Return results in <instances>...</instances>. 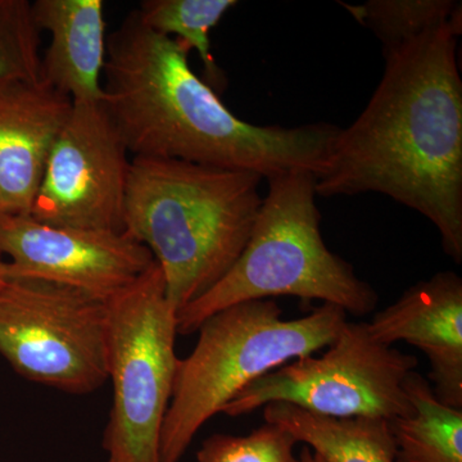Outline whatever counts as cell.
I'll return each mask as SVG.
<instances>
[{
    "label": "cell",
    "mask_w": 462,
    "mask_h": 462,
    "mask_svg": "<svg viewBox=\"0 0 462 462\" xmlns=\"http://www.w3.org/2000/svg\"><path fill=\"white\" fill-rule=\"evenodd\" d=\"M462 26L431 30L384 57L361 115L316 173L318 197L378 193L424 216L462 263Z\"/></svg>",
    "instance_id": "1"
},
{
    "label": "cell",
    "mask_w": 462,
    "mask_h": 462,
    "mask_svg": "<svg viewBox=\"0 0 462 462\" xmlns=\"http://www.w3.org/2000/svg\"><path fill=\"white\" fill-rule=\"evenodd\" d=\"M189 50L132 12L107 36L103 105L132 157L258 173H319L340 127L260 126L238 117L189 65Z\"/></svg>",
    "instance_id": "2"
},
{
    "label": "cell",
    "mask_w": 462,
    "mask_h": 462,
    "mask_svg": "<svg viewBox=\"0 0 462 462\" xmlns=\"http://www.w3.org/2000/svg\"><path fill=\"white\" fill-rule=\"evenodd\" d=\"M263 180L242 170L132 157L124 231L151 252L176 311L214 288L242 254Z\"/></svg>",
    "instance_id": "3"
},
{
    "label": "cell",
    "mask_w": 462,
    "mask_h": 462,
    "mask_svg": "<svg viewBox=\"0 0 462 462\" xmlns=\"http://www.w3.org/2000/svg\"><path fill=\"white\" fill-rule=\"evenodd\" d=\"M267 193L247 245L226 275L176 314L179 336H190L216 312L248 300L297 297L372 314L375 289L331 252L321 236L315 173L291 171L267 179Z\"/></svg>",
    "instance_id": "4"
},
{
    "label": "cell",
    "mask_w": 462,
    "mask_h": 462,
    "mask_svg": "<svg viewBox=\"0 0 462 462\" xmlns=\"http://www.w3.org/2000/svg\"><path fill=\"white\" fill-rule=\"evenodd\" d=\"M282 315L276 300H248L200 325L193 352L179 360L161 431V462H180L200 428L240 391L282 365L329 346L346 324L345 310L328 303L293 320Z\"/></svg>",
    "instance_id": "5"
},
{
    "label": "cell",
    "mask_w": 462,
    "mask_h": 462,
    "mask_svg": "<svg viewBox=\"0 0 462 462\" xmlns=\"http://www.w3.org/2000/svg\"><path fill=\"white\" fill-rule=\"evenodd\" d=\"M108 303V379L114 387L103 447L108 462H161L160 440L179 360L176 311L156 261Z\"/></svg>",
    "instance_id": "6"
},
{
    "label": "cell",
    "mask_w": 462,
    "mask_h": 462,
    "mask_svg": "<svg viewBox=\"0 0 462 462\" xmlns=\"http://www.w3.org/2000/svg\"><path fill=\"white\" fill-rule=\"evenodd\" d=\"M0 355L23 378L74 394L108 380V303L79 289L0 282Z\"/></svg>",
    "instance_id": "7"
},
{
    "label": "cell",
    "mask_w": 462,
    "mask_h": 462,
    "mask_svg": "<svg viewBox=\"0 0 462 462\" xmlns=\"http://www.w3.org/2000/svg\"><path fill=\"white\" fill-rule=\"evenodd\" d=\"M418 358L394 346L380 345L366 322H348L328 351L305 356L264 374L225 406L236 418L266 404H293L329 418H402L412 412L407 376Z\"/></svg>",
    "instance_id": "8"
},
{
    "label": "cell",
    "mask_w": 462,
    "mask_h": 462,
    "mask_svg": "<svg viewBox=\"0 0 462 462\" xmlns=\"http://www.w3.org/2000/svg\"><path fill=\"white\" fill-rule=\"evenodd\" d=\"M129 156L103 100L72 102L30 216L54 226L124 231Z\"/></svg>",
    "instance_id": "9"
},
{
    "label": "cell",
    "mask_w": 462,
    "mask_h": 462,
    "mask_svg": "<svg viewBox=\"0 0 462 462\" xmlns=\"http://www.w3.org/2000/svg\"><path fill=\"white\" fill-rule=\"evenodd\" d=\"M5 275L42 279L108 300L134 284L154 258L125 231L42 224L30 215L0 217Z\"/></svg>",
    "instance_id": "10"
},
{
    "label": "cell",
    "mask_w": 462,
    "mask_h": 462,
    "mask_svg": "<svg viewBox=\"0 0 462 462\" xmlns=\"http://www.w3.org/2000/svg\"><path fill=\"white\" fill-rule=\"evenodd\" d=\"M366 324L380 345L406 342L420 349L430 360L438 400L462 409V281L457 273H438L416 282Z\"/></svg>",
    "instance_id": "11"
},
{
    "label": "cell",
    "mask_w": 462,
    "mask_h": 462,
    "mask_svg": "<svg viewBox=\"0 0 462 462\" xmlns=\"http://www.w3.org/2000/svg\"><path fill=\"white\" fill-rule=\"evenodd\" d=\"M72 99L41 80L0 81V200L5 215H30Z\"/></svg>",
    "instance_id": "12"
},
{
    "label": "cell",
    "mask_w": 462,
    "mask_h": 462,
    "mask_svg": "<svg viewBox=\"0 0 462 462\" xmlns=\"http://www.w3.org/2000/svg\"><path fill=\"white\" fill-rule=\"evenodd\" d=\"M38 29L50 33L42 57V79L72 102L103 100V69L107 53L102 0H36Z\"/></svg>",
    "instance_id": "13"
},
{
    "label": "cell",
    "mask_w": 462,
    "mask_h": 462,
    "mask_svg": "<svg viewBox=\"0 0 462 462\" xmlns=\"http://www.w3.org/2000/svg\"><path fill=\"white\" fill-rule=\"evenodd\" d=\"M263 418L325 462H396V446L384 419L329 418L282 402L266 404Z\"/></svg>",
    "instance_id": "14"
},
{
    "label": "cell",
    "mask_w": 462,
    "mask_h": 462,
    "mask_svg": "<svg viewBox=\"0 0 462 462\" xmlns=\"http://www.w3.org/2000/svg\"><path fill=\"white\" fill-rule=\"evenodd\" d=\"M404 388L412 412L389 421L396 462H462V409L440 402L420 374Z\"/></svg>",
    "instance_id": "15"
},
{
    "label": "cell",
    "mask_w": 462,
    "mask_h": 462,
    "mask_svg": "<svg viewBox=\"0 0 462 462\" xmlns=\"http://www.w3.org/2000/svg\"><path fill=\"white\" fill-rule=\"evenodd\" d=\"M236 5V0H144L136 14L152 32L196 51L202 60L206 83L218 91L224 89L226 79L212 54L211 32Z\"/></svg>",
    "instance_id": "16"
},
{
    "label": "cell",
    "mask_w": 462,
    "mask_h": 462,
    "mask_svg": "<svg viewBox=\"0 0 462 462\" xmlns=\"http://www.w3.org/2000/svg\"><path fill=\"white\" fill-rule=\"evenodd\" d=\"M342 7L382 42L383 57L431 30L462 26V5L456 0H369Z\"/></svg>",
    "instance_id": "17"
},
{
    "label": "cell",
    "mask_w": 462,
    "mask_h": 462,
    "mask_svg": "<svg viewBox=\"0 0 462 462\" xmlns=\"http://www.w3.org/2000/svg\"><path fill=\"white\" fill-rule=\"evenodd\" d=\"M41 79V30L32 3L0 0V81Z\"/></svg>",
    "instance_id": "18"
},
{
    "label": "cell",
    "mask_w": 462,
    "mask_h": 462,
    "mask_svg": "<svg viewBox=\"0 0 462 462\" xmlns=\"http://www.w3.org/2000/svg\"><path fill=\"white\" fill-rule=\"evenodd\" d=\"M297 443L287 430L264 422L248 436L209 437L200 447L197 462H300L294 456Z\"/></svg>",
    "instance_id": "19"
},
{
    "label": "cell",
    "mask_w": 462,
    "mask_h": 462,
    "mask_svg": "<svg viewBox=\"0 0 462 462\" xmlns=\"http://www.w3.org/2000/svg\"><path fill=\"white\" fill-rule=\"evenodd\" d=\"M298 460L300 462H325L322 460L320 456L318 454H315L314 451H312L311 448H309V447L305 446L303 447L302 451H300V457H298Z\"/></svg>",
    "instance_id": "20"
},
{
    "label": "cell",
    "mask_w": 462,
    "mask_h": 462,
    "mask_svg": "<svg viewBox=\"0 0 462 462\" xmlns=\"http://www.w3.org/2000/svg\"><path fill=\"white\" fill-rule=\"evenodd\" d=\"M5 258L2 256V254H0V282L3 281V279L5 278Z\"/></svg>",
    "instance_id": "21"
},
{
    "label": "cell",
    "mask_w": 462,
    "mask_h": 462,
    "mask_svg": "<svg viewBox=\"0 0 462 462\" xmlns=\"http://www.w3.org/2000/svg\"><path fill=\"white\" fill-rule=\"evenodd\" d=\"M5 215V207H3L2 200H0V217Z\"/></svg>",
    "instance_id": "22"
}]
</instances>
